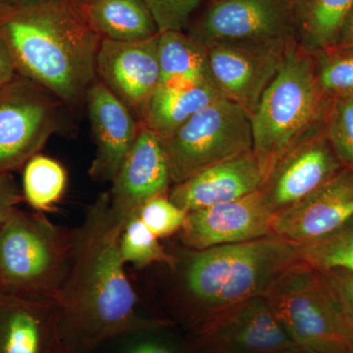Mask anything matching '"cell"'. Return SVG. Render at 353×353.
<instances>
[{"label":"cell","instance_id":"cb8c5ba5","mask_svg":"<svg viewBox=\"0 0 353 353\" xmlns=\"http://www.w3.org/2000/svg\"><path fill=\"white\" fill-rule=\"evenodd\" d=\"M66 187L67 172L57 160L39 153L25 164L23 196L37 212L52 210Z\"/></svg>","mask_w":353,"mask_h":353},{"label":"cell","instance_id":"3957f363","mask_svg":"<svg viewBox=\"0 0 353 353\" xmlns=\"http://www.w3.org/2000/svg\"><path fill=\"white\" fill-rule=\"evenodd\" d=\"M174 255L176 303L192 332L220 311L263 296L301 260L299 246L275 234L203 250L183 248Z\"/></svg>","mask_w":353,"mask_h":353},{"label":"cell","instance_id":"ac0fdd59","mask_svg":"<svg viewBox=\"0 0 353 353\" xmlns=\"http://www.w3.org/2000/svg\"><path fill=\"white\" fill-rule=\"evenodd\" d=\"M264 176L253 150L173 185L169 199L185 212L236 201L259 190Z\"/></svg>","mask_w":353,"mask_h":353},{"label":"cell","instance_id":"30bf717a","mask_svg":"<svg viewBox=\"0 0 353 353\" xmlns=\"http://www.w3.org/2000/svg\"><path fill=\"white\" fill-rule=\"evenodd\" d=\"M192 333L189 353H287L299 347L264 296L220 311Z\"/></svg>","mask_w":353,"mask_h":353},{"label":"cell","instance_id":"8992f818","mask_svg":"<svg viewBox=\"0 0 353 353\" xmlns=\"http://www.w3.org/2000/svg\"><path fill=\"white\" fill-rule=\"evenodd\" d=\"M263 296L297 347L353 353V322L319 269L299 260Z\"/></svg>","mask_w":353,"mask_h":353},{"label":"cell","instance_id":"ab89813d","mask_svg":"<svg viewBox=\"0 0 353 353\" xmlns=\"http://www.w3.org/2000/svg\"><path fill=\"white\" fill-rule=\"evenodd\" d=\"M305 1V0H296V6H299V4L303 3V2Z\"/></svg>","mask_w":353,"mask_h":353},{"label":"cell","instance_id":"7402d4cb","mask_svg":"<svg viewBox=\"0 0 353 353\" xmlns=\"http://www.w3.org/2000/svg\"><path fill=\"white\" fill-rule=\"evenodd\" d=\"M160 85L189 88L209 85L206 48L183 31H166L158 34Z\"/></svg>","mask_w":353,"mask_h":353},{"label":"cell","instance_id":"9c48e42d","mask_svg":"<svg viewBox=\"0 0 353 353\" xmlns=\"http://www.w3.org/2000/svg\"><path fill=\"white\" fill-rule=\"evenodd\" d=\"M66 105L38 83L18 75L0 88V173L25 166L63 128Z\"/></svg>","mask_w":353,"mask_h":353},{"label":"cell","instance_id":"2e32d148","mask_svg":"<svg viewBox=\"0 0 353 353\" xmlns=\"http://www.w3.org/2000/svg\"><path fill=\"white\" fill-rule=\"evenodd\" d=\"M171 185L159 137L141 123L136 141L108 192L111 210L118 219L127 222L145 201L168 194Z\"/></svg>","mask_w":353,"mask_h":353},{"label":"cell","instance_id":"d6a6232c","mask_svg":"<svg viewBox=\"0 0 353 353\" xmlns=\"http://www.w3.org/2000/svg\"><path fill=\"white\" fill-rule=\"evenodd\" d=\"M18 75L20 74L12 50L7 43L6 37L0 31V88L12 82Z\"/></svg>","mask_w":353,"mask_h":353},{"label":"cell","instance_id":"d6986e66","mask_svg":"<svg viewBox=\"0 0 353 353\" xmlns=\"http://www.w3.org/2000/svg\"><path fill=\"white\" fill-rule=\"evenodd\" d=\"M57 306L0 294V353H54Z\"/></svg>","mask_w":353,"mask_h":353},{"label":"cell","instance_id":"4dcf8cb0","mask_svg":"<svg viewBox=\"0 0 353 353\" xmlns=\"http://www.w3.org/2000/svg\"><path fill=\"white\" fill-rule=\"evenodd\" d=\"M24 201L23 192L18 189L13 176L10 173H0V232Z\"/></svg>","mask_w":353,"mask_h":353},{"label":"cell","instance_id":"f546056e","mask_svg":"<svg viewBox=\"0 0 353 353\" xmlns=\"http://www.w3.org/2000/svg\"><path fill=\"white\" fill-rule=\"evenodd\" d=\"M152 13L159 32L183 31L203 0H141Z\"/></svg>","mask_w":353,"mask_h":353},{"label":"cell","instance_id":"9a60e30c","mask_svg":"<svg viewBox=\"0 0 353 353\" xmlns=\"http://www.w3.org/2000/svg\"><path fill=\"white\" fill-rule=\"evenodd\" d=\"M205 48L209 85L222 99L239 104L252 115L287 53L227 44H211Z\"/></svg>","mask_w":353,"mask_h":353},{"label":"cell","instance_id":"5b68a950","mask_svg":"<svg viewBox=\"0 0 353 353\" xmlns=\"http://www.w3.org/2000/svg\"><path fill=\"white\" fill-rule=\"evenodd\" d=\"M71 232L16 209L0 232V294L57 306L71 266Z\"/></svg>","mask_w":353,"mask_h":353},{"label":"cell","instance_id":"1f68e13d","mask_svg":"<svg viewBox=\"0 0 353 353\" xmlns=\"http://www.w3.org/2000/svg\"><path fill=\"white\" fill-rule=\"evenodd\" d=\"M321 271L353 322V272L343 269Z\"/></svg>","mask_w":353,"mask_h":353},{"label":"cell","instance_id":"e575fe53","mask_svg":"<svg viewBox=\"0 0 353 353\" xmlns=\"http://www.w3.org/2000/svg\"><path fill=\"white\" fill-rule=\"evenodd\" d=\"M336 46L353 50V8L350 11V15L347 16V20H345Z\"/></svg>","mask_w":353,"mask_h":353},{"label":"cell","instance_id":"4fadbf2b","mask_svg":"<svg viewBox=\"0 0 353 353\" xmlns=\"http://www.w3.org/2000/svg\"><path fill=\"white\" fill-rule=\"evenodd\" d=\"M158 34L139 41L101 39L97 50V79L139 122L146 101L160 85Z\"/></svg>","mask_w":353,"mask_h":353},{"label":"cell","instance_id":"603a6c76","mask_svg":"<svg viewBox=\"0 0 353 353\" xmlns=\"http://www.w3.org/2000/svg\"><path fill=\"white\" fill-rule=\"evenodd\" d=\"M353 0H305L296 6L299 43L309 52L338 44Z\"/></svg>","mask_w":353,"mask_h":353},{"label":"cell","instance_id":"74e56055","mask_svg":"<svg viewBox=\"0 0 353 353\" xmlns=\"http://www.w3.org/2000/svg\"><path fill=\"white\" fill-rule=\"evenodd\" d=\"M74 1L77 2V3L79 4L81 7H85L88 6V3H90L92 0H74Z\"/></svg>","mask_w":353,"mask_h":353},{"label":"cell","instance_id":"ffe728a7","mask_svg":"<svg viewBox=\"0 0 353 353\" xmlns=\"http://www.w3.org/2000/svg\"><path fill=\"white\" fill-rule=\"evenodd\" d=\"M220 99L221 95L210 85L189 88L158 85L146 101L141 123L158 137L165 136Z\"/></svg>","mask_w":353,"mask_h":353},{"label":"cell","instance_id":"5bb4252c","mask_svg":"<svg viewBox=\"0 0 353 353\" xmlns=\"http://www.w3.org/2000/svg\"><path fill=\"white\" fill-rule=\"evenodd\" d=\"M353 216V171L341 168L324 185L274 217L272 232L296 245L324 238Z\"/></svg>","mask_w":353,"mask_h":353},{"label":"cell","instance_id":"d4e9b609","mask_svg":"<svg viewBox=\"0 0 353 353\" xmlns=\"http://www.w3.org/2000/svg\"><path fill=\"white\" fill-rule=\"evenodd\" d=\"M297 246L301 260L319 270L353 272V216L328 236Z\"/></svg>","mask_w":353,"mask_h":353},{"label":"cell","instance_id":"836d02e7","mask_svg":"<svg viewBox=\"0 0 353 353\" xmlns=\"http://www.w3.org/2000/svg\"><path fill=\"white\" fill-rule=\"evenodd\" d=\"M128 353H180L173 345L157 339H145L132 345Z\"/></svg>","mask_w":353,"mask_h":353},{"label":"cell","instance_id":"52a82bcc","mask_svg":"<svg viewBox=\"0 0 353 353\" xmlns=\"http://www.w3.org/2000/svg\"><path fill=\"white\" fill-rule=\"evenodd\" d=\"M159 139L172 185H176L208 167L252 152V115L239 104L220 99Z\"/></svg>","mask_w":353,"mask_h":353},{"label":"cell","instance_id":"484cf974","mask_svg":"<svg viewBox=\"0 0 353 353\" xmlns=\"http://www.w3.org/2000/svg\"><path fill=\"white\" fill-rule=\"evenodd\" d=\"M120 253L125 264L143 269L152 264L172 267L174 255L166 252L164 246L134 213L127 220L120 238Z\"/></svg>","mask_w":353,"mask_h":353},{"label":"cell","instance_id":"8d00e7d4","mask_svg":"<svg viewBox=\"0 0 353 353\" xmlns=\"http://www.w3.org/2000/svg\"><path fill=\"white\" fill-rule=\"evenodd\" d=\"M287 353H318L315 352H312V350H304V348L297 347L296 350H292V352H289Z\"/></svg>","mask_w":353,"mask_h":353},{"label":"cell","instance_id":"277c9868","mask_svg":"<svg viewBox=\"0 0 353 353\" xmlns=\"http://www.w3.org/2000/svg\"><path fill=\"white\" fill-rule=\"evenodd\" d=\"M330 101L318 83L312 53L296 43L252 115L253 153L264 181L292 146L324 122Z\"/></svg>","mask_w":353,"mask_h":353},{"label":"cell","instance_id":"d590c367","mask_svg":"<svg viewBox=\"0 0 353 353\" xmlns=\"http://www.w3.org/2000/svg\"><path fill=\"white\" fill-rule=\"evenodd\" d=\"M13 1L14 0H0V12L10 6Z\"/></svg>","mask_w":353,"mask_h":353},{"label":"cell","instance_id":"ba28073f","mask_svg":"<svg viewBox=\"0 0 353 353\" xmlns=\"http://www.w3.org/2000/svg\"><path fill=\"white\" fill-rule=\"evenodd\" d=\"M189 34L205 46L285 54L299 43L296 0H212Z\"/></svg>","mask_w":353,"mask_h":353},{"label":"cell","instance_id":"44dd1931","mask_svg":"<svg viewBox=\"0 0 353 353\" xmlns=\"http://www.w3.org/2000/svg\"><path fill=\"white\" fill-rule=\"evenodd\" d=\"M83 12L101 39L139 41L159 34L152 13L141 0H92L83 7Z\"/></svg>","mask_w":353,"mask_h":353},{"label":"cell","instance_id":"f35d334b","mask_svg":"<svg viewBox=\"0 0 353 353\" xmlns=\"http://www.w3.org/2000/svg\"><path fill=\"white\" fill-rule=\"evenodd\" d=\"M54 353H69L63 347V345H61V343H59L57 350H55Z\"/></svg>","mask_w":353,"mask_h":353},{"label":"cell","instance_id":"7c38bea8","mask_svg":"<svg viewBox=\"0 0 353 353\" xmlns=\"http://www.w3.org/2000/svg\"><path fill=\"white\" fill-rule=\"evenodd\" d=\"M341 168L323 122L279 160L260 189L276 215L312 194Z\"/></svg>","mask_w":353,"mask_h":353},{"label":"cell","instance_id":"6da1fadb","mask_svg":"<svg viewBox=\"0 0 353 353\" xmlns=\"http://www.w3.org/2000/svg\"><path fill=\"white\" fill-rule=\"evenodd\" d=\"M125 224L113 214L109 194L103 192L71 231V266L57 305L58 338L69 353H88L112 339L171 326L169 320L139 313L120 253Z\"/></svg>","mask_w":353,"mask_h":353},{"label":"cell","instance_id":"4316f807","mask_svg":"<svg viewBox=\"0 0 353 353\" xmlns=\"http://www.w3.org/2000/svg\"><path fill=\"white\" fill-rule=\"evenodd\" d=\"M312 55L325 95L330 99L353 97V50L336 46Z\"/></svg>","mask_w":353,"mask_h":353},{"label":"cell","instance_id":"e0dca14e","mask_svg":"<svg viewBox=\"0 0 353 353\" xmlns=\"http://www.w3.org/2000/svg\"><path fill=\"white\" fill-rule=\"evenodd\" d=\"M85 104L97 148L88 173L94 181L112 183L136 141L141 122L99 79L88 88Z\"/></svg>","mask_w":353,"mask_h":353},{"label":"cell","instance_id":"f1b7e54d","mask_svg":"<svg viewBox=\"0 0 353 353\" xmlns=\"http://www.w3.org/2000/svg\"><path fill=\"white\" fill-rule=\"evenodd\" d=\"M134 213L158 239L168 238L179 233L188 215L169 199L168 194L150 199Z\"/></svg>","mask_w":353,"mask_h":353},{"label":"cell","instance_id":"7a4b0ae2","mask_svg":"<svg viewBox=\"0 0 353 353\" xmlns=\"http://www.w3.org/2000/svg\"><path fill=\"white\" fill-rule=\"evenodd\" d=\"M0 31L21 76L43 85L67 108L85 103L97 80L101 37L74 0H14L0 12Z\"/></svg>","mask_w":353,"mask_h":353},{"label":"cell","instance_id":"8fae6325","mask_svg":"<svg viewBox=\"0 0 353 353\" xmlns=\"http://www.w3.org/2000/svg\"><path fill=\"white\" fill-rule=\"evenodd\" d=\"M274 217L259 189L236 201L188 213L180 241L188 250H203L257 240L273 234Z\"/></svg>","mask_w":353,"mask_h":353},{"label":"cell","instance_id":"83f0119b","mask_svg":"<svg viewBox=\"0 0 353 353\" xmlns=\"http://www.w3.org/2000/svg\"><path fill=\"white\" fill-rule=\"evenodd\" d=\"M324 129L341 166L353 171V97L331 99Z\"/></svg>","mask_w":353,"mask_h":353}]
</instances>
